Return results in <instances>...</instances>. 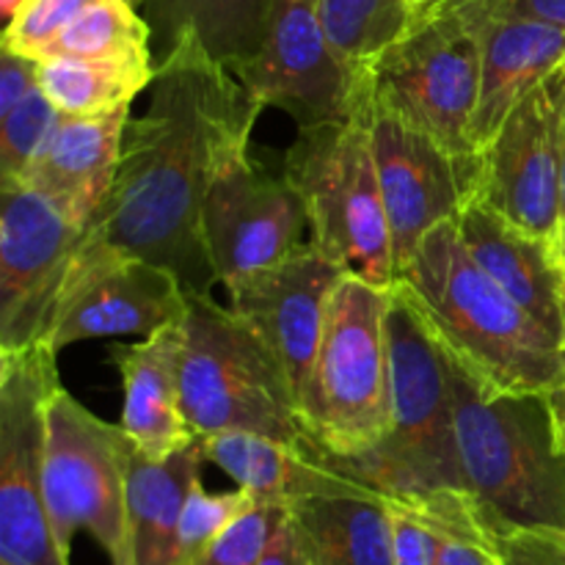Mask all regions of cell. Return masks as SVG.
I'll use <instances>...</instances> for the list:
<instances>
[{
  "instance_id": "6da1fadb",
  "label": "cell",
  "mask_w": 565,
  "mask_h": 565,
  "mask_svg": "<svg viewBox=\"0 0 565 565\" xmlns=\"http://www.w3.org/2000/svg\"><path fill=\"white\" fill-rule=\"evenodd\" d=\"M149 105L127 125L121 163L103 207L83 230L64 287L114 263L147 259L180 276L188 296L218 285L202 237V204L215 171L248 149L263 105L235 72L215 64L188 31L158 61Z\"/></svg>"
},
{
  "instance_id": "7a4b0ae2",
  "label": "cell",
  "mask_w": 565,
  "mask_h": 565,
  "mask_svg": "<svg viewBox=\"0 0 565 565\" xmlns=\"http://www.w3.org/2000/svg\"><path fill=\"white\" fill-rule=\"evenodd\" d=\"M395 287L489 395H550L565 381V348L475 263L456 221L423 237Z\"/></svg>"
},
{
  "instance_id": "3957f363",
  "label": "cell",
  "mask_w": 565,
  "mask_h": 565,
  "mask_svg": "<svg viewBox=\"0 0 565 565\" xmlns=\"http://www.w3.org/2000/svg\"><path fill=\"white\" fill-rule=\"evenodd\" d=\"M351 86V110L342 119L298 127L281 174L307 207L309 241L348 276L392 290L397 265L375 163L373 83L362 70Z\"/></svg>"
},
{
  "instance_id": "277c9868",
  "label": "cell",
  "mask_w": 565,
  "mask_h": 565,
  "mask_svg": "<svg viewBox=\"0 0 565 565\" xmlns=\"http://www.w3.org/2000/svg\"><path fill=\"white\" fill-rule=\"evenodd\" d=\"M450 364L463 491L524 527L565 533V447L546 395H489Z\"/></svg>"
},
{
  "instance_id": "5b68a950",
  "label": "cell",
  "mask_w": 565,
  "mask_h": 565,
  "mask_svg": "<svg viewBox=\"0 0 565 565\" xmlns=\"http://www.w3.org/2000/svg\"><path fill=\"white\" fill-rule=\"evenodd\" d=\"M386 359L390 434L379 450L345 467L390 497L463 489L450 356L397 287L386 309Z\"/></svg>"
},
{
  "instance_id": "8992f818",
  "label": "cell",
  "mask_w": 565,
  "mask_h": 565,
  "mask_svg": "<svg viewBox=\"0 0 565 565\" xmlns=\"http://www.w3.org/2000/svg\"><path fill=\"white\" fill-rule=\"evenodd\" d=\"M180 397L196 436L254 434L285 445L318 447L303 425L301 403L281 364L213 296H188Z\"/></svg>"
},
{
  "instance_id": "52a82bcc",
  "label": "cell",
  "mask_w": 565,
  "mask_h": 565,
  "mask_svg": "<svg viewBox=\"0 0 565 565\" xmlns=\"http://www.w3.org/2000/svg\"><path fill=\"white\" fill-rule=\"evenodd\" d=\"M390 292L345 276L331 296L301 417L315 445L337 461L370 456L390 434Z\"/></svg>"
},
{
  "instance_id": "ba28073f",
  "label": "cell",
  "mask_w": 565,
  "mask_h": 565,
  "mask_svg": "<svg viewBox=\"0 0 565 565\" xmlns=\"http://www.w3.org/2000/svg\"><path fill=\"white\" fill-rule=\"evenodd\" d=\"M367 75L375 97L408 125L458 158H480L469 141L483 75L478 25L447 11L423 17Z\"/></svg>"
},
{
  "instance_id": "9c48e42d",
  "label": "cell",
  "mask_w": 565,
  "mask_h": 565,
  "mask_svg": "<svg viewBox=\"0 0 565 565\" xmlns=\"http://www.w3.org/2000/svg\"><path fill=\"white\" fill-rule=\"evenodd\" d=\"M47 345L0 351V563L70 565L44 502L47 403L58 390Z\"/></svg>"
},
{
  "instance_id": "30bf717a",
  "label": "cell",
  "mask_w": 565,
  "mask_h": 565,
  "mask_svg": "<svg viewBox=\"0 0 565 565\" xmlns=\"http://www.w3.org/2000/svg\"><path fill=\"white\" fill-rule=\"evenodd\" d=\"M132 450L121 425L99 419L64 386L53 392L44 439V502L66 555L72 539L88 533L110 563L121 561Z\"/></svg>"
},
{
  "instance_id": "8fae6325",
  "label": "cell",
  "mask_w": 565,
  "mask_h": 565,
  "mask_svg": "<svg viewBox=\"0 0 565 565\" xmlns=\"http://www.w3.org/2000/svg\"><path fill=\"white\" fill-rule=\"evenodd\" d=\"M81 235L50 199L0 177V351L47 345Z\"/></svg>"
},
{
  "instance_id": "7c38bea8",
  "label": "cell",
  "mask_w": 565,
  "mask_h": 565,
  "mask_svg": "<svg viewBox=\"0 0 565 565\" xmlns=\"http://www.w3.org/2000/svg\"><path fill=\"white\" fill-rule=\"evenodd\" d=\"M563 125L565 64L513 108L480 154V202L550 241L563 230Z\"/></svg>"
},
{
  "instance_id": "4fadbf2b",
  "label": "cell",
  "mask_w": 565,
  "mask_h": 565,
  "mask_svg": "<svg viewBox=\"0 0 565 565\" xmlns=\"http://www.w3.org/2000/svg\"><path fill=\"white\" fill-rule=\"evenodd\" d=\"M373 147L401 276L423 237L445 221H456L463 207L478 199L483 158L447 152L441 143L386 108L375 92Z\"/></svg>"
},
{
  "instance_id": "5bb4252c",
  "label": "cell",
  "mask_w": 565,
  "mask_h": 565,
  "mask_svg": "<svg viewBox=\"0 0 565 565\" xmlns=\"http://www.w3.org/2000/svg\"><path fill=\"white\" fill-rule=\"evenodd\" d=\"M309 230L307 207L285 174L257 166L248 149L215 171L202 204V237L218 285L279 263Z\"/></svg>"
},
{
  "instance_id": "9a60e30c",
  "label": "cell",
  "mask_w": 565,
  "mask_h": 565,
  "mask_svg": "<svg viewBox=\"0 0 565 565\" xmlns=\"http://www.w3.org/2000/svg\"><path fill=\"white\" fill-rule=\"evenodd\" d=\"M345 276L323 248L307 241L279 263L252 270L226 287L230 309L274 353L298 403L323 337L331 296Z\"/></svg>"
},
{
  "instance_id": "2e32d148",
  "label": "cell",
  "mask_w": 565,
  "mask_h": 565,
  "mask_svg": "<svg viewBox=\"0 0 565 565\" xmlns=\"http://www.w3.org/2000/svg\"><path fill=\"white\" fill-rule=\"evenodd\" d=\"M237 81L263 108H279L298 127L342 119L351 110V77L323 25V0H276L263 50Z\"/></svg>"
},
{
  "instance_id": "e0dca14e",
  "label": "cell",
  "mask_w": 565,
  "mask_h": 565,
  "mask_svg": "<svg viewBox=\"0 0 565 565\" xmlns=\"http://www.w3.org/2000/svg\"><path fill=\"white\" fill-rule=\"evenodd\" d=\"M188 315V290L180 276L147 259H114L75 276L61 290L47 348L58 351L103 337L141 334L180 326Z\"/></svg>"
},
{
  "instance_id": "ac0fdd59",
  "label": "cell",
  "mask_w": 565,
  "mask_h": 565,
  "mask_svg": "<svg viewBox=\"0 0 565 565\" xmlns=\"http://www.w3.org/2000/svg\"><path fill=\"white\" fill-rule=\"evenodd\" d=\"M456 224L475 263L565 348V265L557 241L522 230L480 199Z\"/></svg>"
},
{
  "instance_id": "d6986e66",
  "label": "cell",
  "mask_w": 565,
  "mask_h": 565,
  "mask_svg": "<svg viewBox=\"0 0 565 565\" xmlns=\"http://www.w3.org/2000/svg\"><path fill=\"white\" fill-rule=\"evenodd\" d=\"M130 119V108L105 116H58L36 158L14 180L86 230L114 185Z\"/></svg>"
},
{
  "instance_id": "ffe728a7",
  "label": "cell",
  "mask_w": 565,
  "mask_h": 565,
  "mask_svg": "<svg viewBox=\"0 0 565 565\" xmlns=\"http://www.w3.org/2000/svg\"><path fill=\"white\" fill-rule=\"evenodd\" d=\"M182 323L132 345L110 348L121 375V430L149 461H166L199 439L188 425L180 397Z\"/></svg>"
},
{
  "instance_id": "44dd1931",
  "label": "cell",
  "mask_w": 565,
  "mask_h": 565,
  "mask_svg": "<svg viewBox=\"0 0 565 565\" xmlns=\"http://www.w3.org/2000/svg\"><path fill=\"white\" fill-rule=\"evenodd\" d=\"M397 500L439 533L436 565H565L563 530L524 527L463 489Z\"/></svg>"
},
{
  "instance_id": "7402d4cb",
  "label": "cell",
  "mask_w": 565,
  "mask_h": 565,
  "mask_svg": "<svg viewBox=\"0 0 565 565\" xmlns=\"http://www.w3.org/2000/svg\"><path fill=\"white\" fill-rule=\"evenodd\" d=\"M207 463L230 475L237 489L257 502L287 505L320 494L373 489L345 461L326 456L318 447H296L254 434L202 436Z\"/></svg>"
},
{
  "instance_id": "603a6c76",
  "label": "cell",
  "mask_w": 565,
  "mask_h": 565,
  "mask_svg": "<svg viewBox=\"0 0 565 565\" xmlns=\"http://www.w3.org/2000/svg\"><path fill=\"white\" fill-rule=\"evenodd\" d=\"M472 25H478L483 42V75L469 141L475 152L483 154L513 108L565 64V31L533 20H489Z\"/></svg>"
},
{
  "instance_id": "cb8c5ba5",
  "label": "cell",
  "mask_w": 565,
  "mask_h": 565,
  "mask_svg": "<svg viewBox=\"0 0 565 565\" xmlns=\"http://www.w3.org/2000/svg\"><path fill=\"white\" fill-rule=\"evenodd\" d=\"M204 463L207 456L202 436L166 461H149L132 450L127 472L125 552L116 565H177L182 508L193 483L202 478Z\"/></svg>"
},
{
  "instance_id": "d4e9b609",
  "label": "cell",
  "mask_w": 565,
  "mask_h": 565,
  "mask_svg": "<svg viewBox=\"0 0 565 565\" xmlns=\"http://www.w3.org/2000/svg\"><path fill=\"white\" fill-rule=\"evenodd\" d=\"M312 565H395L392 513L381 491L307 497L290 505Z\"/></svg>"
},
{
  "instance_id": "484cf974",
  "label": "cell",
  "mask_w": 565,
  "mask_h": 565,
  "mask_svg": "<svg viewBox=\"0 0 565 565\" xmlns=\"http://www.w3.org/2000/svg\"><path fill=\"white\" fill-rule=\"evenodd\" d=\"M158 61H39V88L61 116H105L132 108L152 86Z\"/></svg>"
},
{
  "instance_id": "4316f807",
  "label": "cell",
  "mask_w": 565,
  "mask_h": 565,
  "mask_svg": "<svg viewBox=\"0 0 565 565\" xmlns=\"http://www.w3.org/2000/svg\"><path fill=\"white\" fill-rule=\"evenodd\" d=\"M323 25L348 77L367 70L412 28L408 0H323Z\"/></svg>"
},
{
  "instance_id": "83f0119b",
  "label": "cell",
  "mask_w": 565,
  "mask_h": 565,
  "mask_svg": "<svg viewBox=\"0 0 565 565\" xmlns=\"http://www.w3.org/2000/svg\"><path fill=\"white\" fill-rule=\"evenodd\" d=\"M44 58L149 61L152 31L141 11L125 0H97L44 50L39 61Z\"/></svg>"
},
{
  "instance_id": "f1b7e54d",
  "label": "cell",
  "mask_w": 565,
  "mask_h": 565,
  "mask_svg": "<svg viewBox=\"0 0 565 565\" xmlns=\"http://www.w3.org/2000/svg\"><path fill=\"white\" fill-rule=\"evenodd\" d=\"M274 6L276 0H199L191 31L215 64L237 75L263 50Z\"/></svg>"
},
{
  "instance_id": "f546056e",
  "label": "cell",
  "mask_w": 565,
  "mask_h": 565,
  "mask_svg": "<svg viewBox=\"0 0 565 565\" xmlns=\"http://www.w3.org/2000/svg\"><path fill=\"white\" fill-rule=\"evenodd\" d=\"M252 505H257L248 491H213L204 489L202 478L193 483L180 519V535H177V565H196L204 552L243 516Z\"/></svg>"
},
{
  "instance_id": "4dcf8cb0",
  "label": "cell",
  "mask_w": 565,
  "mask_h": 565,
  "mask_svg": "<svg viewBox=\"0 0 565 565\" xmlns=\"http://www.w3.org/2000/svg\"><path fill=\"white\" fill-rule=\"evenodd\" d=\"M58 116L42 88L0 116V177H20L28 169V163L47 141Z\"/></svg>"
},
{
  "instance_id": "1f68e13d",
  "label": "cell",
  "mask_w": 565,
  "mask_h": 565,
  "mask_svg": "<svg viewBox=\"0 0 565 565\" xmlns=\"http://www.w3.org/2000/svg\"><path fill=\"white\" fill-rule=\"evenodd\" d=\"M97 0H25L6 22L0 47L28 58H42L44 50Z\"/></svg>"
},
{
  "instance_id": "d6a6232c",
  "label": "cell",
  "mask_w": 565,
  "mask_h": 565,
  "mask_svg": "<svg viewBox=\"0 0 565 565\" xmlns=\"http://www.w3.org/2000/svg\"><path fill=\"white\" fill-rule=\"evenodd\" d=\"M285 513L287 505L257 502L204 552L196 565H259Z\"/></svg>"
},
{
  "instance_id": "836d02e7",
  "label": "cell",
  "mask_w": 565,
  "mask_h": 565,
  "mask_svg": "<svg viewBox=\"0 0 565 565\" xmlns=\"http://www.w3.org/2000/svg\"><path fill=\"white\" fill-rule=\"evenodd\" d=\"M436 11L458 14L469 22L533 20L565 31V0H447L428 14H436Z\"/></svg>"
},
{
  "instance_id": "e575fe53",
  "label": "cell",
  "mask_w": 565,
  "mask_h": 565,
  "mask_svg": "<svg viewBox=\"0 0 565 565\" xmlns=\"http://www.w3.org/2000/svg\"><path fill=\"white\" fill-rule=\"evenodd\" d=\"M386 497V494H384ZM392 513V557L395 565H436L439 533L408 502L386 497Z\"/></svg>"
},
{
  "instance_id": "d590c367",
  "label": "cell",
  "mask_w": 565,
  "mask_h": 565,
  "mask_svg": "<svg viewBox=\"0 0 565 565\" xmlns=\"http://www.w3.org/2000/svg\"><path fill=\"white\" fill-rule=\"evenodd\" d=\"M196 3L199 0H143L141 14L152 31V42L160 53L158 61H163L191 31Z\"/></svg>"
},
{
  "instance_id": "8d00e7d4",
  "label": "cell",
  "mask_w": 565,
  "mask_h": 565,
  "mask_svg": "<svg viewBox=\"0 0 565 565\" xmlns=\"http://www.w3.org/2000/svg\"><path fill=\"white\" fill-rule=\"evenodd\" d=\"M39 88V61L0 47V116Z\"/></svg>"
},
{
  "instance_id": "74e56055",
  "label": "cell",
  "mask_w": 565,
  "mask_h": 565,
  "mask_svg": "<svg viewBox=\"0 0 565 565\" xmlns=\"http://www.w3.org/2000/svg\"><path fill=\"white\" fill-rule=\"evenodd\" d=\"M259 565H312V557H309L307 544H303L301 530H298L290 508H287L279 527H276L274 539H270L268 550H265L263 563Z\"/></svg>"
},
{
  "instance_id": "f35d334b",
  "label": "cell",
  "mask_w": 565,
  "mask_h": 565,
  "mask_svg": "<svg viewBox=\"0 0 565 565\" xmlns=\"http://www.w3.org/2000/svg\"><path fill=\"white\" fill-rule=\"evenodd\" d=\"M546 401H550L552 417H555L557 434H561V441L565 447V381L561 386H557L555 392H550V395H546Z\"/></svg>"
},
{
  "instance_id": "ab89813d",
  "label": "cell",
  "mask_w": 565,
  "mask_h": 565,
  "mask_svg": "<svg viewBox=\"0 0 565 565\" xmlns=\"http://www.w3.org/2000/svg\"><path fill=\"white\" fill-rule=\"evenodd\" d=\"M441 3H447V0H408V6H412V22H417L419 17H425Z\"/></svg>"
},
{
  "instance_id": "60d3db41",
  "label": "cell",
  "mask_w": 565,
  "mask_h": 565,
  "mask_svg": "<svg viewBox=\"0 0 565 565\" xmlns=\"http://www.w3.org/2000/svg\"><path fill=\"white\" fill-rule=\"evenodd\" d=\"M22 3H25V0H0V11L6 14V20H11V17L17 14V9H20Z\"/></svg>"
},
{
  "instance_id": "b9f144b4",
  "label": "cell",
  "mask_w": 565,
  "mask_h": 565,
  "mask_svg": "<svg viewBox=\"0 0 565 565\" xmlns=\"http://www.w3.org/2000/svg\"><path fill=\"white\" fill-rule=\"evenodd\" d=\"M563 224H565V125H563Z\"/></svg>"
},
{
  "instance_id": "7bdbcfd3",
  "label": "cell",
  "mask_w": 565,
  "mask_h": 565,
  "mask_svg": "<svg viewBox=\"0 0 565 565\" xmlns=\"http://www.w3.org/2000/svg\"><path fill=\"white\" fill-rule=\"evenodd\" d=\"M557 246H561V257H563V265H565V224L561 230V237H557Z\"/></svg>"
},
{
  "instance_id": "ee69618b",
  "label": "cell",
  "mask_w": 565,
  "mask_h": 565,
  "mask_svg": "<svg viewBox=\"0 0 565 565\" xmlns=\"http://www.w3.org/2000/svg\"><path fill=\"white\" fill-rule=\"evenodd\" d=\"M125 3H127V6H132V9H136V11H141V3H143V0H125Z\"/></svg>"
},
{
  "instance_id": "f6af8a7d",
  "label": "cell",
  "mask_w": 565,
  "mask_h": 565,
  "mask_svg": "<svg viewBox=\"0 0 565 565\" xmlns=\"http://www.w3.org/2000/svg\"><path fill=\"white\" fill-rule=\"evenodd\" d=\"M0 565H3V563H0Z\"/></svg>"
}]
</instances>
